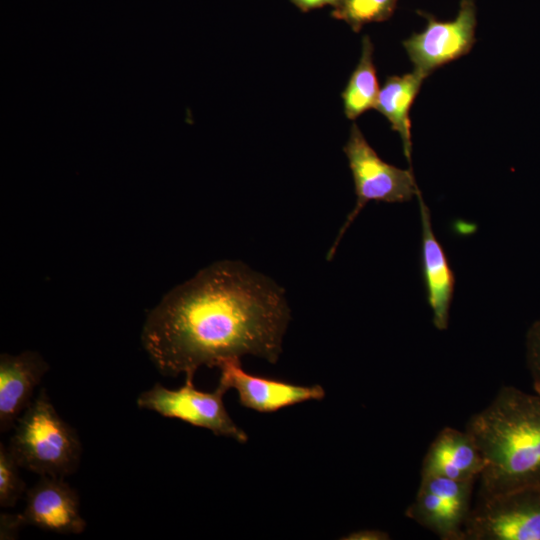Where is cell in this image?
Here are the masks:
<instances>
[{"label":"cell","instance_id":"cell-7","mask_svg":"<svg viewBox=\"0 0 540 540\" xmlns=\"http://www.w3.org/2000/svg\"><path fill=\"white\" fill-rule=\"evenodd\" d=\"M427 20L425 29L403 42L414 70L424 78L435 69L467 54L475 42L476 8L474 0H461L455 19L439 21L419 12Z\"/></svg>","mask_w":540,"mask_h":540},{"label":"cell","instance_id":"cell-12","mask_svg":"<svg viewBox=\"0 0 540 540\" xmlns=\"http://www.w3.org/2000/svg\"><path fill=\"white\" fill-rule=\"evenodd\" d=\"M484 468V458L471 435L466 430L444 427L425 454L421 477L440 476L459 481H475Z\"/></svg>","mask_w":540,"mask_h":540},{"label":"cell","instance_id":"cell-9","mask_svg":"<svg viewBox=\"0 0 540 540\" xmlns=\"http://www.w3.org/2000/svg\"><path fill=\"white\" fill-rule=\"evenodd\" d=\"M219 369L220 382L238 392L242 406L258 412H275L298 403L321 400L325 396L320 385L300 386L249 374L241 368L239 360L224 362Z\"/></svg>","mask_w":540,"mask_h":540},{"label":"cell","instance_id":"cell-11","mask_svg":"<svg viewBox=\"0 0 540 540\" xmlns=\"http://www.w3.org/2000/svg\"><path fill=\"white\" fill-rule=\"evenodd\" d=\"M421 227V265L428 304L432 310V322L436 329L446 330L449 311L455 287V275L447 255L437 240L431 221V214L421 192L417 194Z\"/></svg>","mask_w":540,"mask_h":540},{"label":"cell","instance_id":"cell-4","mask_svg":"<svg viewBox=\"0 0 540 540\" xmlns=\"http://www.w3.org/2000/svg\"><path fill=\"white\" fill-rule=\"evenodd\" d=\"M343 150L354 180L356 203L327 254L328 260L333 258L341 238L369 201L407 202L420 192L412 169H401L382 160L355 123Z\"/></svg>","mask_w":540,"mask_h":540},{"label":"cell","instance_id":"cell-18","mask_svg":"<svg viewBox=\"0 0 540 540\" xmlns=\"http://www.w3.org/2000/svg\"><path fill=\"white\" fill-rule=\"evenodd\" d=\"M526 359L534 391L540 394V319L527 332Z\"/></svg>","mask_w":540,"mask_h":540},{"label":"cell","instance_id":"cell-14","mask_svg":"<svg viewBox=\"0 0 540 540\" xmlns=\"http://www.w3.org/2000/svg\"><path fill=\"white\" fill-rule=\"evenodd\" d=\"M471 508L419 486L405 514L442 540H464V526Z\"/></svg>","mask_w":540,"mask_h":540},{"label":"cell","instance_id":"cell-8","mask_svg":"<svg viewBox=\"0 0 540 540\" xmlns=\"http://www.w3.org/2000/svg\"><path fill=\"white\" fill-rule=\"evenodd\" d=\"M65 478L40 476L26 492V505L20 518L24 526L31 525L59 534H81L86 521L80 513L77 491Z\"/></svg>","mask_w":540,"mask_h":540},{"label":"cell","instance_id":"cell-13","mask_svg":"<svg viewBox=\"0 0 540 540\" xmlns=\"http://www.w3.org/2000/svg\"><path fill=\"white\" fill-rule=\"evenodd\" d=\"M425 78L413 70L411 73L386 78L379 91L375 109L391 124L402 141L404 155L412 169L411 121L409 112Z\"/></svg>","mask_w":540,"mask_h":540},{"label":"cell","instance_id":"cell-10","mask_svg":"<svg viewBox=\"0 0 540 540\" xmlns=\"http://www.w3.org/2000/svg\"><path fill=\"white\" fill-rule=\"evenodd\" d=\"M50 369L35 351L0 356V432L14 428L32 402L35 388Z\"/></svg>","mask_w":540,"mask_h":540},{"label":"cell","instance_id":"cell-20","mask_svg":"<svg viewBox=\"0 0 540 540\" xmlns=\"http://www.w3.org/2000/svg\"><path fill=\"white\" fill-rule=\"evenodd\" d=\"M342 1L343 0H291V2L303 12L327 5L332 6L335 9L341 5Z\"/></svg>","mask_w":540,"mask_h":540},{"label":"cell","instance_id":"cell-1","mask_svg":"<svg viewBox=\"0 0 540 540\" xmlns=\"http://www.w3.org/2000/svg\"><path fill=\"white\" fill-rule=\"evenodd\" d=\"M290 309L284 290L240 261H218L150 311L142 345L157 370L193 382L202 367L254 355L276 363Z\"/></svg>","mask_w":540,"mask_h":540},{"label":"cell","instance_id":"cell-19","mask_svg":"<svg viewBox=\"0 0 540 540\" xmlns=\"http://www.w3.org/2000/svg\"><path fill=\"white\" fill-rule=\"evenodd\" d=\"M22 527H25L21 521L19 513L0 515V539H15Z\"/></svg>","mask_w":540,"mask_h":540},{"label":"cell","instance_id":"cell-21","mask_svg":"<svg viewBox=\"0 0 540 540\" xmlns=\"http://www.w3.org/2000/svg\"><path fill=\"white\" fill-rule=\"evenodd\" d=\"M344 539L348 540H388V533L380 530H360L349 534Z\"/></svg>","mask_w":540,"mask_h":540},{"label":"cell","instance_id":"cell-2","mask_svg":"<svg viewBox=\"0 0 540 540\" xmlns=\"http://www.w3.org/2000/svg\"><path fill=\"white\" fill-rule=\"evenodd\" d=\"M465 430L485 461L478 496L540 487L539 393L503 386Z\"/></svg>","mask_w":540,"mask_h":540},{"label":"cell","instance_id":"cell-17","mask_svg":"<svg viewBox=\"0 0 540 540\" xmlns=\"http://www.w3.org/2000/svg\"><path fill=\"white\" fill-rule=\"evenodd\" d=\"M19 464L9 447L0 443V506L14 507L27 492L26 484L20 476Z\"/></svg>","mask_w":540,"mask_h":540},{"label":"cell","instance_id":"cell-5","mask_svg":"<svg viewBox=\"0 0 540 540\" xmlns=\"http://www.w3.org/2000/svg\"><path fill=\"white\" fill-rule=\"evenodd\" d=\"M464 540H540V487L478 496Z\"/></svg>","mask_w":540,"mask_h":540},{"label":"cell","instance_id":"cell-6","mask_svg":"<svg viewBox=\"0 0 540 540\" xmlns=\"http://www.w3.org/2000/svg\"><path fill=\"white\" fill-rule=\"evenodd\" d=\"M228 388L221 382L214 391L196 389L193 382H185L178 389H169L160 383L139 394L136 403L163 417L175 418L192 426L205 428L217 436L230 437L245 443L247 434L229 416L223 403Z\"/></svg>","mask_w":540,"mask_h":540},{"label":"cell","instance_id":"cell-15","mask_svg":"<svg viewBox=\"0 0 540 540\" xmlns=\"http://www.w3.org/2000/svg\"><path fill=\"white\" fill-rule=\"evenodd\" d=\"M373 51L370 38L364 36L359 62L341 94L344 113L348 119L354 120L369 109H375L380 89Z\"/></svg>","mask_w":540,"mask_h":540},{"label":"cell","instance_id":"cell-16","mask_svg":"<svg viewBox=\"0 0 540 540\" xmlns=\"http://www.w3.org/2000/svg\"><path fill=\"white\" fill-rule=\"evenodd\" d=\"M397 0H343L332 16L345 21L355 32L368 23L389 19Z\"/></svg>","mask_w":540,"mask_h":540},{"label":"cell","instance_id":"cell-3","mask_svg":"<svg viewBox=\"0 0 540 540\" xmlns=\"http://www.w3.org/2000/svg\"><path fill=\"white\" fill-rule=\"evenodd\" d=\"M13 429L8 447L20 467L40 476L62 478L78 469L83 452L79 435L58 414L45 388Z\"/></svg>","mask_w":540,"mask_h":540}]
</instances>
